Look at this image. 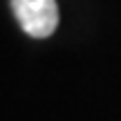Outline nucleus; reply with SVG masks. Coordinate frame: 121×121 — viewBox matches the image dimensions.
<instances>
[{"instance_id": "1", "label": "nucleus", "mask_w": 121, "mask_h": 121, "mask_svg": "<svg viewBox=\"0 0 121 121\" xmlns=\"http://www.w3.org/2000/svg\"><path fill=\"white\" fill-rule=\"evenodd\" d=\"M20 27L34 38H47L58 27L56 0H11Z\"/></svg>"}]
</instances>
